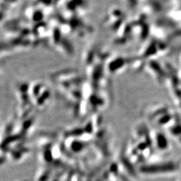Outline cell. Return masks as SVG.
Returning <instances> with one entry per match:
<instances>
[{
	"label": "cell",
	"mask_w": 181,
	"mask_h": 181,
	"mask_svg": "<svg viewBox=\"0 0 181 181\" xmlns=\"http://www.w3.org/2000/svg\"><path fill=\"white\" fill-rule=\"evenodd\" d=\"M33 123L30 115L20 114L6 123L0 132V164L24 159L30 152L28 140Z\"/></svg>",
	"instance_id": "1"
}]
</instances>
